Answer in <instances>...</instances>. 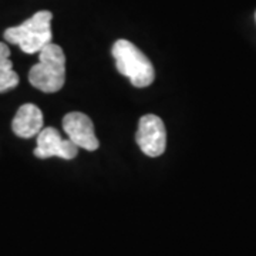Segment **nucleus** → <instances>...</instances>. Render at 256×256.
Segmentation results:
<instances>
[{
    "instance_id": "8",
    "label": "nucleus",
    "mask_w": 256,
    "mask_h": 256,
    "mask_svg": "<svg viewBox=\"0 0 256 256\" xmlns=\"http://www.w3.org/2000/svg\"><path fill=\"white\" fill-rule=\"evenodd\" d=\"M18 84V76L13 70L10 50L4 43H0V92L14 88Z\"/></svg>"
},
{
    "instance_id": "2",
    "label": "nucleus",
    "mask_w": 256,
    "mask_h": 256,
    "mask_svg": "<svg viewBox=\"0 0 256 256\" xmlns=\"http://www.w3.org/2000/svg\"><path fill=\"white\" fill-rule=\"evenodd\" d=\"M111 53L116 60L117 70L126 76L132 86L142 88L154 82L156 72L150 58L131 42L120 38L114 43Z\"/></svg>"
},
{
    "instance_id": "6",
    "label": "nucleus",
    "mask_w": 256,
    "mask_h": 256,
    "mask_svg": "<svg viewBox=\"0 0 256 256\" xmlns=\"http://www.w3.org/2000/svg\"><path fill=\"white\" fill-rule=\"evenodd\" d=\"M63 130L78 148H84L87 151H96L100 142L94 134V126L88 116L74 111L68 112L63 118Z\"/></svg>"
},
{
    "instance_id": "5",
    "label": "nucleus",
    "mask_w": 256,
    "mask_h": 256,
    "mask_svg": "<svg viewBox=\"0 0 256 256\" xmlns=\"http://www.w3.org/2000/svg\"><path fill=\"white\" fill-rule=\"evenodd\" d=\"M78 154V146L72 140H63L56 128H43L37 134L34 156L40 160L58 156L63 160H73Z\"/></svg>"
},
{
    "instance_id": "4",
    "label": "nucleus",
    "mask_w": 256,
    "mask_h": 256,
    "mask_svg": "<svg viewBox=\"0 0 256 256\" xmlns=\"http://www.w3.org/2000/svg\"><path fill=\"white\" fill-rule=\"evenodd\" d=\"M140 150L148 156H160L166 148V131L162 120L154 114H146L140 118L136 134Z\"/></svg>"
},
{
    "instance_id": "1",
    "label": "nucleus",
    "mask_w": 256,
    "mask_h": 256,
    "mask_svg": "<svg viewBox=\"0 0 256 256\" xmlns=\"http://www.w3.org/2000/svg\"><path fill=\"white\" fill-rule=\"evenodd\" d=\"M28 82L43 92H57L66 82V56L63 48L48 43L38 52V63L28 72Z\"/></svg>"
},
{
    "instance_id": "7",
    "label": "nucleus",
    "mask_w": 256,
    "mask_h": 256,
    "mask_svg": "<svg viewBox=\"0 0 256 256\" xmlns=\"http://www.w3.org/2000/svg\"><path fill=\"white\" fill-rule=\"evenodd\" d=\"M13 132L20 138H32L43 130V112L34 104H23L12 122Z\"/></svg>"
},
{
    "instance_id": "3",
    "label": "nucleus",
    "mask_w": 256,
    "mask_h": 256,
    "mask_svg": "<svg viewBox=\"0 0 256 256\" xmlns=\"http://www.w3.org/2000/svg\"><path fill=\"white\" fill-rule=\"evenodd\" d=\"M52 12H37L20 26L8 28L4 32V38L12 44H18L22 52L28 54L37 53L46 44L52 43Z\"/></svg>"
}]
</instances>
